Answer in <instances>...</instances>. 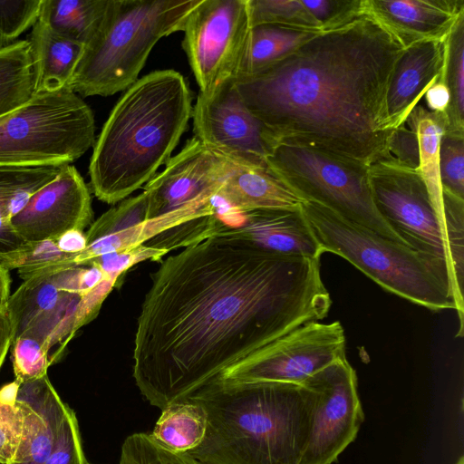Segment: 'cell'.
<instances>
[{
  "mask_svg": "<svg viewBox=\"0 0 464 464\" xmlns=\"http://www.w3.org/2000/svg\"><path fill=\"white\" fill-rule=\"evenodd\" d=\"M237 167L194 136L146 184L148 221L179 210L209 207Z\"/></svg>",
  "mask_w": 464,
  "mask_h": 464,
  "instance_id": "obj_13",
  "label": "cell"
},
{
  "mask_svg": "<svg viewBox=\"0 0 464 464\" xmlns=\"http://www.w3.org/2000/svg\"><path fill=\"white\" fill-rule=\"evenodd\" d=\"M251 26L276 25L305 33L324 32L302 0H248Z\"/></svg>",
  "mask_w": 464,
  "mask_h": 464,
  "instance_id": "obj_31",
  "label": "cell"
},
{
  "mask_svg": "<svg viewBox=\"0 0 464 464\" xmlns=\"http://www.w3.org/2000/svg\"><path fill=\"white\" fill-rule=\"evenodd\" d=\"M210 237L244 240L284 256L320 259L323 255L301 208L237 211L218 206L213 216Z\"/></svg>",
  "mask_w": 464,
  "mask_h": 464,
  "instance_id": "obj_16",
  "label": "cell"
},
{
  "mask_svg": "<svg viewBox=\"0 0 464 464\" xmlns=\"http://www.w3.org/2000/svg\"><path fill=\"white\" fill-rule=\"evenodd\" d=\"M207 428V414L197 401L187 399L161 410L150 439L174 453H188L202 441Z\"/></svg>",
  "mask_w": 464,
  "mask_h": 464,
  "instance_id": "obj_23",
  "label": "cell"
},
{
  "mask_svg": "<svg viewBox=\"0 0 464 464\" xmlns=\"http://www.w3.org/2000/svg\"><path fill=\"white\" fill-rule=\"evenodd\" d=\"M266 162L268 170L303 201L320 204L404 245L375 208L367 167L314 150L284 144H272Z\"/></svg>",
  "mask_w": 464,
  "mask_h": 464,
  "instance_id": "obj_8",
  "label": "cell"
},
{
  "mask_svg": "<svg viewBox=\"0 0 464 464\" xmlns=\"http://www.w3.org/2000/svg\"><path fill=\"white\" fill-rule=\"evenodd\" d=\"M54 240L58 248L67 254H78L86 246L85 234L77 229L69 230Z\"/></svg>",
  "mask_w": 464,
  "mask_h": 464,
  "instance_id": "obj_45",
  "label": "cell"
},
{
  "mask_svg": "<svg viewBox=\"0 0 464 464\" xmlns=\"http://www.w3.org/2000/svg\"><path fill=\"white\" fill-rule=\"evenodd\" d=\"M119 464H206L188 453H174L152 440L148 433L130 435L124 440Z\"/></svg>",
  "mask_w": 464,
  "mask_h": 464,
  "instance_id": "obj_34",
  "label": "cell"
},
{
  "mask_svg": "<svg viewBox=\"0 0 464 464\" xmlns=\"http://www.w3.org/2000/svg\"><path fill=\"white\" fill-rule=\"evenodd\" d=\"M207 414L206 464H299L311 431L315 393L303 384H211L192 397Z\"/></svg>",
  "mask_w": 464,
  "mask_h": 464,
  "instance_id": "obj_3",
  "label": "cell"
},
{
  "mask_svg": "<svg viewBox=\"0 0 464 464\" xmlns=\"http://www.w3.org/2000/svg\"><path fill=\"white\" fill-rule=\"evenodd\" d=\"M192 95L174 70L138 79L105 121L89 165L92 192L108 204L148 183L169 159L192 115Z\"/></svg>",
  "mask_w": 464,
  "mask_h": 464,
  "instance_id": "obj_4",
  "label": "cell"
},
{
  "mask_svg": "<svg viewBox=\"0 0 464 464\" xmlns=\"http://www.w3.org/2000/svg\"><path fill=\"white\" fill-rule=\"evenodd\" d=\"M364 10L407 48L445 41L464 16V0H364Z\"/></svg>",
  "mask_w": 464,
  "mask_h": 464,
  "instance_id": "obj_17",
  "label": "cell"
},
{
  "mask_svg": "<svg viewBox=\"0 0 464 464\" xmlns=\"http://www.w3.org/2000/svg\"><path fill=\"white\" fill-rule=\"evenodd\" d=\"M440 177L443 190L464 198V136H442Z\"/></svg>",
  "mask_w": 464,
  "mask_h": 464,
  "instance_id": "obj_38",
  "label": "cell"
},
{
  "mask_svg": "<svg viewBox=\"0 0 464 464\" xmlns=\"http://www.w3.org/2000/svg\"><path fill=\"white\" fill-rule=\"evenodd\" d=\"M92 214L82 177L74 166L63 164L57 177L35 192L10 223L26 242H37L56 239L72 229L82 231Z\"/></svg>",
  "mask_w": 464,
  "mask_h": 464,
  "instance_id": "obj_15",
  "label": "cell"
},
{
  "mask_svg": "<svg viewBox=\"0 0 464 464\" xmlns=\"http://www.w3.org/2000/svg\"><path fill=\"white\" fill-rule=\"evenodd\" d=\"M9 270L0 264V305H5L10 297Z\"/></svg>",
  "mask_w": 464,
  "mask_h": 464,
  "instance_id": "obj_46",
  "label": "cell"
},
{
  "mask_svg": "<svg viewBox=\"0 0 464 464\" xmlns=\"http://www.w3.org/2000/svg\"><path fill=\"white\" fill-rule=\"evenodd\" d=\"M443 72L427 89L423 98L425 99V107L428 111L445 115L450 105V95L444 79Z\"/></svg>",
  "mask_w": 464,
  "mask_h": 464,
  "instance_id": "obj_42",
  "label": "cell"
},
{
  "mask_svg": "<svg viewBox=\"0 0 464 464\" xmlns=\"http://www.w3.org/2000/svg\"><path fill=\"white\" fill-rule=\"evenodd\" d=\"M116 282L107 279L84 294L66 292L53 308L39 316L22 334L33 336L48 351L58 343L63 350L75 332L96 316Z\"/></svg>",
  "mask_w": 464,
  "mask_h": 464,
  "instance_id": "obj_21",
  "label": "cell"
},
{
  "mask_svg": "<svg viewBox=\"0 0 464 464\" xmlns=\"http://www.w3.org/2000/svg\"><path fill=\"white\" fill-rule=\"evenodd\" d=\"M218 205L237 211L299 209L303 200L268 169L238 166L216 196Z\"/></svg>",
  "mask_w": 464,
  "mask_h": 464,
  "instance_id": "obj_20",
  "label": "cell"
},
{
  "mask_svg": "<svg viewBox=\"0 0 464 464\" xmlns=\"http://www.w3.org/2000/svg\"><path fill=\"white\" fill-rule=\"evenodd\" d=\"M14 341L13 323L6 305H0V368Z\"/></svg>",
  "mask_w": 464,
  "mask_h": 464,
  "instance_id": "obj_44",
  "label": "cell"
},
{
  "mask_svg": "<svg viewBox=\"0 0 464 464\" xmlns=\"http://www.w3.org/2000/svg\"><path fill=\"white\" fill-rule=\"evenodd\" d=\"M61 166H1L0 212L7 219L17 214L35 192L57 177Z\"/></svg>",
  "mask_w": 464,
  "mask_h": 464,
  "instance_id": "obj_28",
  "label": "cell"
},
{
  "mask_svg": "<svg viewBox=\"0 0 464 464\" xmlns=\"http://www.w3.org/2000/svg\"><path fill=\"white\" fill-rule=\"evenodd\" d=\"M164 255L162 251L140 245L130 250L98 256L87 265L94 264L109 277L118 280L119 276L131 266L145 259H159Z\"/></svg>",
  "mask_w": 464,
  "mask_h": 464,
  "instance_id": "obj_41",
  "label": "cell"
},
{
  "mask_svg": "<svg viewBox=\"0 0 464 464\" xmlns=\"http://www.w3.org/2000/svg\"><path fill=\"white\" fill-rule=\"evenodd\" d=\"M108 0H43L39 20L56 34L85 44L104 14Z\"/></svg>",
  "mask_w": 464,
  "mask_h": 464,
  "instance_id": "obj_24",
  "label": "cell"
},
{
  "mask_svg": "<svg viewBox=\"0 0 464 464\" xmlns=\"http://www.w3.org/2000/svg\"><path fill=\"white\" fill-rule=\"evenodd\" d=\"M345 343L340 322H309L233 367L214 383L274 382L302 384L331 362L346 357Z\"/></svg>",
  "mask_w": 464,
  "mask_h": 464,
  "instance_id": "obj_11",
  "label": "cell"
},
{
  "mask_svg": "<svg viewBox=\"0 0 464 464\" xmlns=\"http://www.w3.org/2000/svg\"><path fill=\"white\" fill-rule=\"evenodd\" d=\"M19 382L14 381L0 391V463L10 464L22 436L24 403L16 398Z\"/></svg>",
  "mask_w": 464,
  "mask_h": 464,
  "instance_id": "obj_33",
  "label": "cell"
},
{
  "mask_svg": "<svg viewBox=\"0 0 464 464\" xmlns=\"http://www.w3.org/2000/svg\"><path fill=\"white\" fill-rule=\"evenodd\" d=\"M443 73L450 95L445 134L464 136V16L447 38Z\"/></svg>",
  "mask_w": 464,
  "mask_h": 464,
  "instance_id": "obj_30",
  "label": "cell"
},
{
  "mask_svg": "<svg viewBox=\"0 0 464 464\" xmlns=\"http://www.w3.org/2000/svg\"><path fill=\"white\" fill-rule=\"evenodd\" d=\"M16 398L24 403L22 436L10 464H44L52 453L69 406L47 375L19 384Z\"/></svg>",
  "mask_w": 464,
  "mask_h": 464,
  "instance_id": "obj_18",
  "label": "cell"
},
{
  "mask_svg": "<svg viewBox=\"0 0 464 464\" xmlns=\"http://www.w3.org/2000/svg\"><path fill=\"white\" fill-rule=\"evenodd\" d=\"M234 80L198 93L191 115L195 137L238 166L267 169L271 140L243 103Z\"/></svg>",
  "mask_w": 464,
  "mask_h": 464,
  "instance_id": "obj_14",
  "label": "cell"
},
{
  "mask_svg": "<svg viewBox=\"0 0 464 464\" xmlns=\"http://www.w3.org/2000/svg\"><path fill=\"white\" fill-rule=\"evenodd\" d=\"M43 0H0V49L37 22Z\"/></svg>",
  "mask_w": 464,
  "mask_h": 464,
  "instance_id": "obj_36",
  "label": "cell"
},
{
  "mask_svg": "<svg viewBox=\"0 0 464 464\" xmlns=\"http://www.w3.org/2000/svg\"><path fill=\"white\" fill-rule=\"evenodd\" d=\"M406 47L364 10L279 59L235 78L271 145L314 150L367 168L386 149L387 95Z\"/></svg>",
  "mask_w": 464,
  "mask_h": 464,
  "instance_id": "obj_2",
  "label": "cell"
},
{
  "mask_svg": "<svg viewBox=\"0 0 464 464\" xmlns=\"http://www.w3.org/2000/svg\"><path fill=\"white\" fill-rule=\"evenodd\" d=\"M324 31L340 27L363 12L364 0H302Z\"/></svg>",
  "mask_w": 464,
  "mask_h": 464,
  "instance_id": "obj_40",
  "label": "cell"
},
{
  "mask_svg": "<svg viewBox=\"0 0 464 464\" xmlns=\"http://www.w3.org/2000/svg\"><path fill=\"white\" fill-rule=\"evenodd\" d=\"M447 250L458 291L463 295L464 279V198L442 189Z\"/></svg>",
  "mask_w": 464,
  "mask_h": 464,
  "instance_id": "obj_32",
  "label": "cell"
},
{
  "mask_svg": "<svg viewBox=\"0 0 464 464\" xmlns=\"http://www.w3.org/2000/svg\"><path fill=\"white\" fill-rule=\"evenodd\" d=\"M11 346L16 382L22 383L46 375L52 362L49 351L38 340L22 334L13 341Z\"/></svg>",
  "mask_w": 464,
  "mask_h": 464,
  "instance_id": "obj_35",
  "label": "cell"
},
{
  "mask_svg": "<svg viewBox=\"0 0 464 464\" xmlns=\"http://www.w3.org/2000/svg\"><path fill=\"white\" fill-rule=\"evenodd\" d=\"M199 0H108L68 84L83 97L110 96L137 80L155 44L182 31Z\"/></svg>",
  "mask_w": 464,
  "mask_h": 464,
  "instance_id": "obj_5",
  "label": "cell"
},
{
  "mask_svg": "<svg viewBox=\"0 0 464 464\" xmlns=\"http://www.w3.org/2000/svg\"><path fill=\"white\" fill-rule=\"evenodd\" d=\"M368 174L372 201L382 218L406 246L430 261L449 280L462 331L464 299L449 261L444 217L420 172L377 162L368 168Z\"/></svg>",
  "mask_w": 464,
  "mask_h": 464,
  "instance_id": "obj_9",
  "label": "cell"
},
{
  "mask_svg": "<svg viewBox=\"0 0 464 464\" xmlns=\"http://www.w3.org/2000/svg\"><path fill=\"white\" fill-rule=\"evenodd\" d=\"M138 318L133 377L160 410L214 383L332 299L320 259L278 255L210 237L164 259Z\"/></svg>",
  "mask_w": 464,
  "mask_h": 464,
  "instance_id": "obj_1",
  "label": "cell"
},
{
  "mask_svg": "<svg viewBox=\"0 0 464 464\" xmlns=\"http://www.w3.org/2000/svg\"><path fill=\"white\" fill-rule=\"evenodd\" d=\"M445 41H424L407 47L394 70L387 95L391 130L403 124L427 89L442 73Z\"/></svg>",
  "mask_w": 464,
  "mask_h": 464,
  "instance_id": "obj_19",
  "label": "cell"
},
{
  "mask_svg": "<svg viewBox=\"0 0 464 464\" xmlns=\"http://www.w3.org/2000/svg\"><path fill=\"white\" fill-rule=\"evenodd\" d=\"M35 93V72L28 40L0 49V117L26 103Z\"/></svg>",
  "mask_w": 464,
  "mask_h": 464,
  "instance_id": "obj_25",
  "label": "cell"
},
{
  "mask_svg": "<svg viewBox=\"0 0 464 464\" xmlns=\"http://www.w3.org/2000/svg\"><path fill=\"white\" fill-rule=\"evenodd\" d=\"M315 393L311 431L299 464H332L355 440L364 420L355 370L346 357L303 383Z\"/></svg>",
  "mask_w": 464,
  "mask_h": 464,
  "instance_id": "obj_12",
  "label": "cell"
},
{
  "mask_svg": "<svg viewBox=\"0 0 464 464\" xmlns=\"http://www.w3.org/2000/svg\"><path fill=\"white\" fill-rule=\"evenodd\" d=\"M87 464H89V463H87Z\"/></svg>",
  "mask_w": 464,
  "mask_h": 464,
  "instance_id": "obj_49",
  "label": "cell"
},
{
  "mask_svg": "<svg viewBox=\"0 0 464 464\" xmlns=\"http://www.w3.org/2000/svg\"><path fill=\"white\" fill-rule=\"evenodd\" d=\"M1 218H4V219H7L1 212H0V219ZM10 220V219H9Z\"/></svg>",
  "mask_w": 464,
  "mask_h": 464,
  "instance_id": "obj_48",
  "label": "cell"
},
{
  "mask_svg": "<svg viewBox=\"0 0 464 464\" xmlns=\"http://www.w3.org/2000/svg\"><path fill=\"white\" fill-rule=\"evenodd\" d=\"M378 162L419 171V140L414 122L410 117L392 131L383 156Z\"/></svg>",
  "mask_w": 464,
  "mask_h": 464,
  "instance_id": "obj_37",
  "label": "cell"
},
{
  "mask_svg": "<svg viewBox=\"0 0 464 464\" xmlns=\"http://www.w3.org/2000/svg\"><path fill=\"white\" fill-rule=\"evenodd\" d=\"M77 254L61 251L54 239L27 242L16 251L0 255V264L7 270L17 269L24 280L49 276L74 267Z\"/></svg>",
  "mask_w": 464,
  "mask_h": 464,
  "instance_id": "obj_29",
  "label": "cell"
},
{
  "mask_svg": "<svg viewBox=\"0 0 464 464\" xmlns=\"http://www.w3.org/2000/svg\"><path fill=\"white\" fill-rule=\"evenodd\" d=\"M65 293L59 288L53 274L24 281L5 304L13 323L14 340L53 308Z\"/></svg>",
  "mask_w": 464,
  "mask_h": 464,
  "instance_id": "obj_26",
  "label": "cell"
},
{
  "mask_svg": "<svg viewBox=\"0 0 464 464\" xmlns=\"http://www.w3.org/2000/svg\"><path fill=\"white\" fill-rule=\"evenodd\" d=\"M84 457L78 420L68 407L61 425L55 446L44 464H87Z\"/></svg>",
  "mask_w": 464,
  "mask_h": 464,
  "instance_id": "obj_39",
  "label": "cell"
},
{
  "mask_svg": "<svg viewBox=\"0 0 464 464\" xmlns=\"http://www.w3.org/2000/svg\"><path fill=\"white\" fill-rule=\"evenodd\" d=\"M28 42L35 72V92L67 87L84 45L56 34L39 18L32 28Z\"/></svg>",
  "mask_w": 464,
  "mask_h": 464,
  "instance_id": "obj_22",
  "label": "cell"
},
{
  "mask_svg": "<svg viewBox=\"0 0 464 464\" xmlns=\"http://www.w3.org/2000/svg\"><path fill=\"white\" fill-rule=\"evenodd\" d=\"M314 34L270 24L252 26L238 75L250 73L279 59Z\"/></svg>",
  "mask_w": 464,
  "mask_h": 464,
  "instance_id": "obj_27",
  "label": "cell"
},
{
  "mask_svg": "<svg viewBox=\"0 0 464 464\" xmlns=\"http://www.w3.org/2000/svg\"><path fill=\"white\" fill-rule=\"evenodd\" d=\"M302 212L323 254L340 256L383 289L431 311H458L446 276L427 258L329 208L304 201Z\"/></svg>",
  "mask_w": 464,
  "mask_h": 464,
  "instance_id": "obj_6",
  "label": "cell"
},
{
  "mask_svg": "<svg viewBox=\"0 0 464 464\" xmlns=\"http://www.w3.org/2000/svg\"><path fill=\"white\" fill-rule=\"evenodd\" d=\"M248 0H199L183 28V49L200 93L235 79L251 30Z\"/></svg>",
  "mask_w": 464,
  "mask_h": 464,
  "instance_id": "obj_10",
  "label": "cell"
},
{
  "mask_svg": "<svg viewBox=\"0 0 464 464\" xmlns=\"http://www.w3.org/2000/svg\"><path fill=\"white\" fill-rule=\"evenodd\" d=\"M455 464H464V457L460 456Z\"/></svg>",
  "mask_w": 464,
  "mask_h": 464,
  "instance_id": "obj_47",
  "label": "cell"
},
{
  "mask_svg": "<svg viewBox=\"0 0 464 464\" xmlns=\"http://www.w3.org/2000/svg\"><path fill=\"white\" fill-rule=\"evenodd\" d=\"M94 142L92 111L68 87L35 92L0 117V167L71 164Z\"/></svg>",
  "mask_w": 464,
  "mask_h": 464,
  "instance_id": "obj_7",
  "label": "cell"
},
{
  "mask_svg": "<svg viewBox=\"0 0 464 464\" xmlns=\"http://www.w3.org/2000/svg\"><path fill=\"white\" fill-rule=\"evenodd\" d=\"M26 243L12 227L9 219H0V255L16 251Z\"/></svg>",
  "mask_w": 464,
  "mask_h": 464,
  "instance_id": "obj_43",
  "label": "cell"
}]
</instances>
